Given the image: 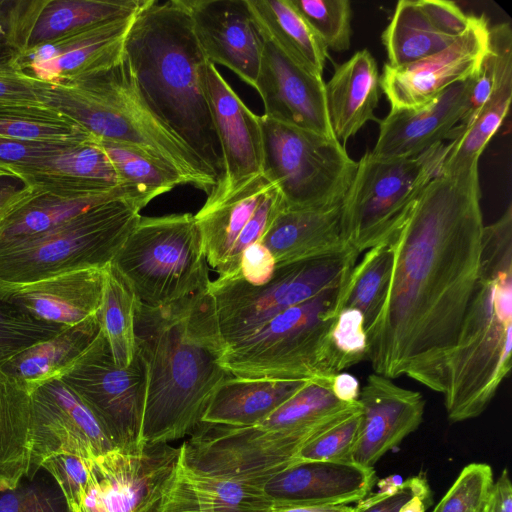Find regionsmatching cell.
Here are the masks:
<instances>
[{
	"label": "cell",
	"mask_w": 512,
	"mask_h": 512,
	"mask_svg": "<svg viewBox=\"0 0 512 512\" xmlns=\"http://www.w3.org/2000/svg\"><path fill=\"white\" fill-rule=\"evenodd\" d=\"M46 86L14 65L0 66V107L45 105Z\"/></svg>",
	"instance_id": "50"
},
{
	"label": "cell",
	"mask_w": 512,
	"mask_h": 512,
	"mask_svg": "<svg viewBox=\"0 0 512 512\" xmlns=\"http://www.w3.org/2000/svg\"><path fill=\"white\" fill-rule=\"evenodd\" d=\"M120 198L141 199L147 204L151 202L137 189L126 185L110 192L79 197L38 193L0 219V244L41 233L93 206Z\"/></svg>",
	"instance_id": "35"
},
{
	"label": "cell",
	"mask_w": 512,
	"mask_h": 512,
	"mask_svg": "<svg viewBox=\"0 0 512 512\" xmlns=\"http://www.w3.org/2000/svg\"><path fill=\"white\" fill-rule=\"evenodd\" d=\"M393 266L390 241L364 252L344 285L340 310L354 308L364 317L367 332L377 320L386 299Z\"/></svg>",
	"instance_id": "38"
},
{
	"label": "cell",
	"mask_w": 512,
	"mask_h": 512,
	"mask_svg": "<svg viewBox=\"0 0 512 512\" xmlns=\"http://www.w3.org/2000/svg\"><path fill=\"white\" fill-rule=\"evenodd\" d=\"M179 455L180 447L162 443L130 452L115 448L97 457L75 512H155Z\"/></svg>",
	"instance_id": "15"
},
{
	"label": "cell",
	"mask_w": 512,
	"mask_h": 512,
	"mask_svg": "<svg viewBox=\"0 0 512 512\" xmlns=\"http://www.w3.org/2000/svg\"><path fill=\"white\" fill-rule=\"evenodd\" d=\"M359 254H337L276 266L272 278L254 286L240 275L211 281L210 292L225 349L284 310L343 284Z\"/></svg>",
	"instance_id": "10"
},
{
	"label": "cell",
	"mask_w": 512,
	"mask_h": 512,
	"mask_svg": "<svg viewBox=\"0 0 512 512\" xmlns=\"http://www.w3.org/2000/svg\"><path fill=\"white\" fill-rule=\"evenodd\" d=\"M45 105L75 121L92 136L137 147L176 171L185 185L207 195L217 178L151 110L124 54L109 68L80 80L49 85Z\"/></svg>",
	"instance_id": "5"
},
{
	"label": "cell",
	"mask_w": 512,
	"mask_h": 512,
	"mask_svg": "<svg viewBox=\"0 0 512 512\" xmlns=\"http://www.w3.org/2000/svg\"><path fill=\"white\" fill-rule=\"evenodd\" d=\"M146 205L136 198L107 201L46 231L0 244V279L28 281L69 270L106 267Z\"/></svg>",
	"instance_id": "7"
},
{
	"label": "cell",
	"mask_w": 512,
	"mask_h": 512,
	"mask_svg": "<svg viewBox=\"0 0 512 512\" xmlns=\"http://www.w3.org/2000/svg\"><path fill=\"white\" fill-rule=\"evenodd\" d=\"M376 483L374 468L353 462L302 461L270 478L264 493L278 506H338L359 502Z\"/></svg>",
	"instance_id": "26"
},
{
	"label": "cell",
	"mask_w": 512,
	"mask_h": 512,
	"mask_svg": "<svg viewBox=\"0 0 512 512\" xmlns=\"http://www.w3.org/2000/svg\"><path fill=\"white\" fill-rule=\"evenodd\" d=\"M98 332L96 316L78 325L66 327L52 338L31 346L1 368L32 393L48 382L61 379Z\"/></svg>",
	"instance_id": "33"
},
{
	"label": "cell",
	"mask_w": 512,
	"mask_h": 512,
	"mask_svg": "<svg viewBox=\"0 0 512 512\" xmlns=\"http://www.w3.org/2000/svg\"><path fill=\"white\" fill-rule=\"evenodd\" d=\"M268 512H355V506H278L271 505Z\"/></svg>",
	"instance_id": "57"
},
{
	"label": "cell",
	"mask_w": 512,
	"mask_h": 512,
	"mask_svg": "<svg viewBox=\"0 0 512 512\" xmlns=\"http://www.w3.org/2000/svg\"><path fill=\"white\" fill-rule=\"evenodd\" d=\"M472 77L450 86L422 107L390 109L378 123V138L370 153L382 159H407L451 140L467 112Z\"/></svg>",
	"instance_id": "24"
},
{
	"label": "cell",
	"mask_w": 512,
	"mask_h": 512,
	"mask_svg": "<svg viewBox=\"0 0 512 512\" xmlns=\"http://www.w3.org/2000/svg\"><path fill=\"white\" fill-rule=\"evenodd\" d=\"M285 208L279 189L264 175L217 202H205L194 217L208 265L219 277L239 275L244 250L262 240Z\"/></svg>",
	"instance_id": "14"
},
{
	"label": "cell",
	"mask_w": 512,
	"mask_h": 512,
	"mask_svg": "<svg viewBox=\"0 0 512 512\" xmlns=\"http://www.w3.org/2000/svg\"><path fill=\"white\" fill-rule=\"evenodd\" d=\"M333 377L310 379L264 419L232 427L229 449L238 465L255 475L277 474L296 462L308 442L356 407L358 402L335 398Z\"/></svg>",
	"instance_id": "12"
},
{
	"label": "cell",
	"mask_w": 512,
	"mask_h": 512,
	"mask_svg": "<svg viewBox=\"0 0 512 512\" xmlns=\"http://www.w3.org/2000/svg\"><path fill=\"white\" fill-rule=\"evenodd\" d=\"M512 77V29L509 23L490 27L489 47L472 77L467 112L455 128L452 141L466 127L493 91Z\"/></svg>",
	"instance_id": "41"
},
{
	"label": "cell",
	"mask_w": 512,
	"mask_h": 512,
	"mask_svg": "<svg viewBox=\"0 0 512 512\" xmlns=\"http://www.w3.org/2000/svg\"><path fill=\"white\" fill-rule=\"evenodd\" d=\"M346 281L284 310L227 347L224 369L236 377L283 380L330 378L341 372L330 334Z\"/></svg>",
	"instance_id": "6"
},
{
	"label": "cell",
	"mask_w": 512,
	"mask_h": 512,
	"mask_svg": "<svg viewBox=\"0 0 512 512\" xmlns=\"http://www.w3.org/2000/svg\"><path fill=\"white\" fill-rule=\"evenodd\" d=\"M330 337L342 370L366 360L367 335L364 328V317L359 310L341 309L332 327Z\"/></svg>",
	"instance_id": "47"
},
{
	"label": "cell",
	"mask_w": 512,
	"mask_h": 512,
	"mask_svg": "<svg viewBox=\"0 0 512 512\" xmlns=\"http://www.w3.org/2000/svg\"><path fill=\"white\" fill-rule=\"evenodd\" d=\"M146 2L147 0H45L35 19L25 50L71 31L132 16Z\"/></svg>",
	"instance_id": "36"
},
{
	"label": "cell",
	"mask_w": 512,
	"mask_h": 512,
	"mask_svg": "<svg viewBox=\"0 0 512 512\" xmlns=\"http://www.w3.org/2000/svg\"><path fill=\"white\" fill-rule=\"evenodd\" d=\"M326 104L335 138L345 146L369 121L379 123L374 111L381 88L377 62L368 49L353 54L325 83Z\"/></svg>",
	"instance_id": "29"
},
{
	"label": "cell",
	"mask_w": 512,
	"mask_h": 512,
	"mask_svg": "<svg viewBox=\"0 0 512 512\" xmlns=\"http://www.w3.org/2000/svg\"><path fill=\"white\" fill-rule=\"evenodd\" d=\"M493 486L491 466L470 463L461 470L432 512H487Z\"/></svg>",
	"instance_id": "44"
},
{
	"label": "cell",
	"mask_w": 512,
	"mask_h": 512,
	"mask_svg": "<svg viewBox=\"0 0 512 512\" xmlns=\"http://www.w3.org/2000/svg\"><path fill=\"white\" fill-rule=\"evenodd\" d=\"M276 270L272 253L260 242L248 246L240 260L239 275L247 283L260 286L267 283Z\"/></svg>",
	"instance_id": "52"
},
{
	"label": "cell",
	"mask_w": 512,
	"mask_h": 512,
	"mask_svg": "<svg viewBox=\"0 0 512 512\" xmlns=\"http://www.w3.org/2000/svg\"><path fill=\"white\" fill-rule=\"evenodd\" d=\"M361 425L351 461L366 468L396 448L422 423L425 400L418 391L372 373L360 391Z\"/></svg>",
	"instance_id": "22"
},
{
	"label": "cell",
	"mask_w": 512,
	"mask_h": 512,
	"mask_svg": "<svg viewBox=\"0 0 512 512\" xmlns=\"http://www.w3.org/2000/svg\"><path fill=\"white\" fill-rule=\"evenodd\" d=\"M207 89L223 173L206 202H217L263 175L264 145L260 116L254 114L208 61Z\"/></svg>",
	"instance_id": "18"
},
{
	"label": "cell",
	"mask_w": 512,
	"mask_h": 512,
	"mask_svg": "<svg viewBox=\"0 0 512 512\" xmlns=\"http://www.w3.org/2000/svg\"><path fill=\"white\" fill-rule=\"evenodd\" d=\"M263 175L280 191L287 209L341 204L355 175L354 161L335 137L260 116Z\"/></svg>",
	"instance_id": "11"
},
{
	"label": "cell",
	"mask_w": 512,
	"mask_h": 512,
	"mask_svg": "<svg viewBox=\"0 0 512 512\" xmlns=\"http://www.w3.org/2000/svg\"><path fill=\"white\" fill-rule=\"evenodd\" d=\"M0 137L47 143H74L95 138L47 105L0 107Z\"/></svg>",
	"instance_id": "39"
},
{
	"label": "cell",
	"mask_w": 512,
	"mask_h": 512,
	"mask_svg": "<svg viewBox=\"0 0 512 512\" xmlns=\"http://www.w3.org/2000/svg\"><path fill=\"white\" fill-rule=\"evenodd\" d=\"M260 243L272 253L276 266L350 248L343 234L341 204L327 208H285Z\"/></svg>",
	"instance_id": "28"
},
{
	"label": "cell",
	"mask_w": 512,
	"mask_h": 512,
	"mask_svg": "<svg viewBox=\"0 0 512 512\" xmlns=\"http://www.w3.org/2000/svg\"><path fill=\"white\" fill-rule=\"evenodd\" d=\"M124 56L148 106L218 182L223 163L207 89L208 60L183 0H147L133 18Z\"/></svg>",
	"instance_id": "3"
},
{
	"label": "cell",
	"mask_w": 512,
	"mask_h": 512,
	"mask_svg": "<svg viewBox=\"0 0 512 512\" xmlns=\"http://www.w3.org/2000/svg\"><path fill=\"white\" fill-rule=\"evenodd\" d=\"M136 347L147 371L141 445L192 434L218 385L225 344L210 289L164 306H135Z\"/></svg>",
	"instance_id": "2"
},
{
	"label": "cell",
	"mask_w": 512,
	"mask_h": 512,
	"mask_svg": "<svg viewBox=\"0 0 512 512\" xmlns=\"http://www.w3.org/2000/svg\"><path fill=\"white\" fill-rule=\"evenodd\" d=\"M422 473L403 482L382 487L358 502L355 512H399L400 508L417 492L428 485Z\"/></svg>",
	"instance_id": "51"
},
{
	"label": "cell",
	"mask_w": 512,
	"mask_h": 512,
	"mask_svg": "<svg viewBox=\"0 0 512 512\" xmlns=\"http://www.w3.org/2000/svg\"><path fill=\"white\" fill-rule=\"evenodd\" d=\"M307 381L230 375L214 391L200 423L234 427L255 424L288 400Z\"/></svg>",
	"instance_id": "31"
},
{
	"label": "cell",
	"mask_w": 512,
	"mask_h": 512,
	"mask_svg": "<svg viewBox=\"0 0 512 512\" xmlns=\"http://www.w3.org/2000/svg\"><path fill=\"white\" fill-rule=\"evenodd\" d=\"M38 193L40 192L19 176L0 171V219L14 212Z\"/></svg>",
	"instance_id": "53"
},
{
	"label": "cell",
	"mask_w": 512,
	"mask_h": 512,
	"mask_svg": "<svg viewBox=\"0 0 512 512\" xmlns=\"http://www.w3.org/2000/svg\"><path fill=\"white\" fill-rule=\"evenodd\" d=\"M92 460L67 454L47 458L41 468L47 471L64 495L71 512L82 503L90 482Z\"/></svg>",
	"instance_id": "48"
},
{
	"label": "cell",
	"mask_w": 512,
	"mask_h": 512,
	"mask_svg": "<svg viewBox=\"0 0 512 512\" xmlns=\"http://www.w3.org/2000/svg\"><path fill=\"white\" fill-rule=\"evenodd\" d=\"M45 0H0V66L14 65L26 49Z\"/></svg>",
	"instance_id": "46"
},
{
	"label": "cell",
	"mask_w": 512,
	"mask_h": 512,
	"mask_svg": "<svg viewBox=\"0 0 512 512\" xmlns=\"http://www.w3.org/2000/svg\"><path fill=\"white\" fill-rule=\"evenodd\" d=\"M197 41L211 63L255 88L264 38L247 0H183Z\"/></svg>",
	"instance_id": "21"
},
{
	"label": "cell",
	"mask_w": 512,
	"mask_h": 512,
	"mask_svg": "<svg viewBox=\"0 0 512 512\" xmlns=\"http://www.w3.org/2000/svg\"><path fill=\"white\" fill-rule=\"evenodd\" d=\"M449 149L450 143L441 142L407 159L366 152L341 203L347 244L360 255L391 241L423 189L440 173Z\"/></svg>",
	"instance_id": "9"
},
{
	"label": "cell",
	"mask_w": 512,
	"mask_h": 512,
	"mask_svg": "<svg viewBox=\"0 0 512 512\" xmlns=\"http://www.w3.org/2000/svg\"><path fill=\"white\" fill-rule=\"evenodd\" d=\"M361 425L360 405L344 414L323 432L308 442L298 453L296 462H352Z\"/></svg>",
	"instance_id": "45"
},
{
	"label": "cell",
	"mask_w": 512,
	"mask_h": 512,
	"mask_svg": "<svg viewBox=\"0 0 512 512\" xmlns=\"http://www.w3.org/2000/svg\"><path fill=\"white\" fill-rule=\"evenodd\" d=\"M59 380L91 410L116 449L130 452L142 447L147 371L138 350L128 367H118L99 330Z\"/></svg>",
	"instance_id": "13"
},
{
	"label": "cell",
	"mask_w": 512,
	"mask_h": 512,
	"mask_svg": "<svg viewBox=\"0 0 512 512\" xmlns=\"http://www.w3.org/2000/svg\"><path fill=\"white\" fill-rule=\"evenodd\" d=\"M137 300L170 304L210 287L201 234L191 213L142 216L111 262Z\"/></svg>",
	"instance_id": "8"
},
{
	"label": "cell",
	"mask_w": 512,
	"mask_h": 512,
	"mask_svg": "<svg viewBox=\"0 0 512 512\" xmlns=\"http://www.w3.org/2000/svg\"><path fill=\"white\" fill-rule=\"evenodd\" d=\"M254 89L263 101L265 117L335 137L328 116L323 76L301 66L266 38Z\"/></svg>",
	"instance_id": "20"
},
{
	"label": "cell",
	"mask_w": 512,
	"mask_h": 512,
	"mask_svg": "<svg viewBox=\"0 0 512 512\" xmlns=\"http://www.w3.org/2000/svg\"><path fill=\"white\" fill-rule=\"evenodd\" d=\"M31 423V393L0 367V491L30 475Z\"/></svg>",
	"instance_id": "32"
},
{
	"label": "cell",
	"mask_w": 512,
	"mask_h": 512,
	"mask_svg": "<svg viewBox=\"0 0 512 512\" xmlns=\"http://www.w3.org/2000/svg\"><path fill=\"white\" fill-rule=\"evenodd\" d=\"M261 35L310 72L323 76L328 49L291 0H247Z\"/></svg>",
	"instance_id": "34"
},
{
	"label": "cell",
	"mask_w": 512,
	"mask_h": 512,
	"mask_svg": "<svg viewBox=\"0 0 512 512\" xmlns=\"http://www.w3.org/2000/svg\"><path fill=\"white\" fill-rule=\"evenodd\" d=\"M493 496L498 512H512V487L507 469H504L494 482Z\"/></svg>",
	"instance_id": "55"
},
{
	"label": "cell",
	"mask_w": 512,
	"mask_h": 512,
	"mask_svg": "<svg viewBox=\"0 0 512 512\" xmlns=\"http://www.w3.org/2000/svg\"><path fill=\"white\" fill-rule=\"evenodd\" d=\"M31 401L30 474L51 456L94 460L115 449L91 410L61 380L35 389Z\"/></svg>",
	"instance_id": "17"
},
{
	"label": "cell",
	"mask_w": 512,
	"mask_h": 512,
	"mask_svg": "<svg viewBox=\"0 0 512 512\" xmlns=\"http://www.w3.org/2000/svg\"><path fill=\"white\" fill-rule=\"evenodd\" d=\"M329 50L347 51L351 44L352 8L349 0H291Z\"/></svg>",
	"instance_id": "42"
},
{
	"label": "cell",
	"mask_w": 512,
	"mask_h": 512,
	"mask_svg": "<svg viewBox=\"0 0 512 512\" xmlns=\"http://www.w3.org/2000/svg\"><path fill=\"white\" fill-rule=\"evenodd\" d=\"M433 504L432 492L429 484L412 496L399 510V512H426Z\"/></svg>",
	"instance_id": "56"
},
{
	"label": "cell",
	"mask_w": 512,
	"mask_h": 512,
	"mask_svg": "<svg viewBox=\"0 0 512 512\" xmlns=\"http://www.w3.org/2000/svg\"><path fill=\"white\" fill-rule=\"evenodd\" d=\"M471 18L453 1L400 0L381 36L387 63L403 66L446 49L466 31Z\"/></svg>",
	"instance_id": "25"
},
{
	"label": "cell",
	"mask_w": 512,
	"mask_h": 512,
	"mask_svg": "<svg viewBox=\"0 0 512 512\" xmlns=\"http://www.w3.org/2000/svg\"><path fill=\"white\" fill-rule=\"evenodd\" d=\"M123 185L131 186L151 201L180 185L182 177L143 150L117 142L97 139Z\"/></svg>",
	"instance_id": "40"
},
{
	"label": "cell",
	"mask_w": 512,
	"mask_h": 512,
	"mask_svg": "<svg viewBox=\"0 0 512 512\" xmlns=\"http://www.w3.org/2000/svg\"><path fill=\"white\" fill-rule=\"evenodd\" d=\"M512 205L483 230L481 265L445 367L450 422L480 416L511 370Z\"/></svg>",
	"instance_id": "4"
},
{
	"label": "cell",
	"mask_w": 512,
	"mask_h": 512,
	"mask_svg": "<svg viewBox=\"0 0 512 512\" xmlns=\"http://www.w3.org/2000/svg\"><path fill=\"white\" fill-rule=\"evenodd\" d=\"M478 167L435 176L390 241L386 299L366 332V360L376 374L444 392L446 363L480 272Z\"/></svg>",
	"instance_id": "1"
},
{
	"label": "cell",
	"mask_w": 512,
	"mask_h": 512,
	"mask_svg": "<svg viewBox=\"0 0 512 512\" xmlns=\"http://www.w3.org/2000/svg\"><path fill=\"white\" fill-rule=\"evenodd\" d=\"M487 512H498L497 505H496V502H495L493 494H492V498H491V501L489 503Z\"/></svg>",
	"instance_id": "58"
},
{
	"label": "cell",
	"mask_w": 512,
	"mask_h": 512,
	"mask_svg": "<svg viewBox=\"0 0 512 512\" xmlns=\"http://www.w3.org/2000/svg\"><path fill=\"white\" fill-rule=\"evenodd\" d=\"M263 486L198 474L178 461L155 512H268Z\"/></svg>",
	"instance_id": "30"
},
{
	"label": "cell",
	"mask_w": 512,
	"mask_h": 512,
	"mask_svg": "<svg viewBox=\"0 0 512 512\" xmlns=\"http://www.w3.org/2000/svg\"><path fill=\"white\" fill-rule=\"evenodd\" d=\"M2 171L19 176L40 193L65 197L102 194L123 185L97 138L73 143L44 159Z\"/></svg>",
	"instance_id": "27"
},
{
	"label": "cell",
	"mask_w": 512,
	"mask_h": 512,
	"mask_svg": "<svg viewBox=\"0 0 512 512\" xmlns=\"http://www.w3.org/2000/svg\"><path fill=\"white\" fill-rule=\"evenodd\" d=\"M331 390L338 401L347 404L358 402L361 391L357 378L345 372H339L334 375Z\"/></svg>",
	"instance_id": "54"
},
{
	"label": "cell",
	"mask_w": 512,
	"mask_h": 512,
	"mask_svg": "<svg viewBox=\"0 0 512 512\" xmlns=\"http://www.w3.org/2000/svg\"><path fill=\"white\" fill-rule=\"evenodd\" d=\"M65 328L66 326L37 320L0 300V367Z\"/></svg>",
	"instance_id": "43"
},
{
	"label": "cell",
	"mask_w": 512,
	"mask_h": 512,
	"mask_svg": "<svg viewBox=\"0 0 512 512\" xmlns=\"http://www.w3.org/2000/svg\"><path fill=\"white\" fill-rule=\"evenodd\" d=\"M489 30L484 15H472L466 31L446 49L403 66L386 63L380 88L390 109L422 107L450 86L474 76L489 47Z\"/></svg>",
	"instance_id": "16"
},
{
	"label": "cell",
	"mask_w": 512,
	"mask_h": 512,
	"mask_svg": "<svg viewBox=\"0 0 512 512\" xmlns=\"http://www.w3.org/2000/svg\"><path fill=\"white\" fill-rule=\"evenodd\" d=\"M0 512H71L57 487L42 484L23 485L0 491Z\"/></svg>",
	"instance_id": "49"
},
{
	"label": "cell",
	"mask_w": 512,
	"mask_h": 512,
	"mask_svg": "<svg viewBox=\"0 0 512 512\" xmlns=\"http://www.w3.org/2000/svg\"><path fill=\"white\" fill-rule=\"evenodd\" d=\"M137 298L112 263L105 267L101 304L97 313L99 330L114 363L130 365L136 354L135 306Z\"/></svg>",
	"instance_id": "37"
},
{
	"label": "cell",
	"mask_w": 512,
	"mask_h": 512,
	"mask_svg": "<svg viewBox=\"0 0 512 512\" xmlns=\"http://www.w3.org/2000/svg\"><path fill=\"white\" fill-rule=\"evenodd\" d=\"M104 268L69 270L28 281L0 279V300L31 317L71 327L97 316Z\"/></svg>",
	"instance_id": "23"
},
{
	"label": "cell",
	"mask_w": 512,
	"mask_h": 512,
	"mask_svg": "<svg viewBox=\"0 0 512 512\" xmlns=\"http://www.w3.org/2000/svg\"><path fill=\"white\" fill-rule=\"evenodd\" d=\"M134 16L63 34L23 51L14 66L49 85L74 82L105 70L122 58Z\"/></svg>",
	"instance_id": "19"
}]
</instances>
